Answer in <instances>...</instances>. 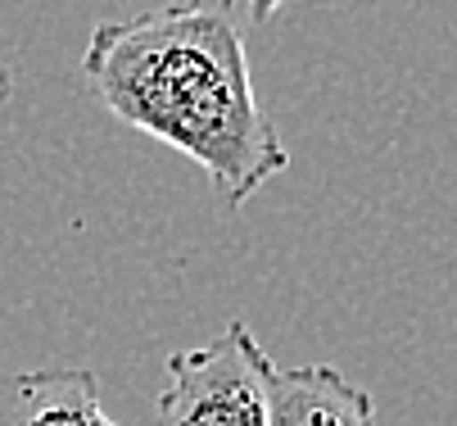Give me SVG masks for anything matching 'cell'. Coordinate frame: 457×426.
<instances>
[{"label":"cell","instance_id":"cell-1","mask_svg":"<svg viewBox=\"0 0 457 426\" xmlns=\"http://www.w3.org/2000/svg\"><path fill=\"white\" fill-rule=\"evenodd\" d=\"M245 28V0H163L96 23L82 50V78L100 104L195 159L227 209L249 205L290 168L253 91Z\"/></svg>","mask_w":457,"mask_h":426},{"label":"cell","instance_id":"cell-2","mask_svg":"<svg viewBox=\"0 0 457 426\" xmlns=\"http://www.w3.org/2000/svg\"><path fill=\"white\" fill-rule=\"evenodd\" d=\"M277 363L236 318L209 345L168 358L154 426H272Z\"/></svg>","mask_w":457,"mask_h":426},{"label":"cell","instance_id":"cell-3","mask_svg":"<svg viewBox=\"0 0 457 426\" xmlns=\"http://www.w3.org/2000/svg\"><path fill=\"white\" fill-rule=\"evenodd\" d=\"M0 426H118L91 368L0 372Z\"/></svg>","mask_w":457,"mask_h":426},{"label":"cell","instance_id":"cell-4","mask_svg":"<svg viewBox=\"0 0 457 426\" xmlns=\"http://www.w3.org/2000/svg\"><path fill=\"white\" fill-rule=\"evenodd\" d=\"M272 426H376V404L331 363L277 368Z\"/></svg>","mask_w":457,"mask_h":426},{"label":"cell","instance_id":"cell-5","mask_svg":"<svg viewBox=\"0 0 457 426\" xmlns=\"http://www.w3.org/2000/svg\"><path fill=\"white\" fill-rule=\"evenodd\" d=\"M281 5H290V0H245V14H249V23H268Z\"/></svg>","mask_w":457,"mask_h":426},{"label":"cell","instance_id":"cell-6","mask_svg":"<svg viewBox=\"0 0 457 426\" xmlns=\"http://www.w3.org/2000/svg\"><path fill=\"white\" fill-rule=\"evenodd\" d=\"M14 96V69L10 64H0V104H5Z\"/></svg>","mask_w":457,"mask_h":426}]
</instances>
